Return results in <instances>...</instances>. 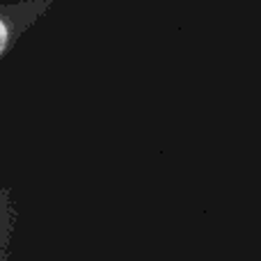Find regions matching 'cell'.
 <instances>
[{"label":"cell","instance_id":"1","mask_svg":"<svg viewBox=\"0 0 261 261\" xmlns=\"http://www.w3.org/2000/svg\"><path fill=\"white\" fill-rule=\"evenodd\" d=\"M50 5L53 0H21L12 5L0 3V62Z\"/></svg>","mask_w":261,"mask_h":261},{"label":"cell","instance_id":"2","mask_svg":"<svg viewBox=\"0 0 261 261\" xmlns=\"http://www.w3.org/2000/svg\"><path fill=\"white\" fill-rule=\"evenodd\" d=\"M18 213L12 199V188H0V261H9L12 257V239L16 231Z\"/></svg>","mask_w":261,"mask_h":261}]
</instances>
